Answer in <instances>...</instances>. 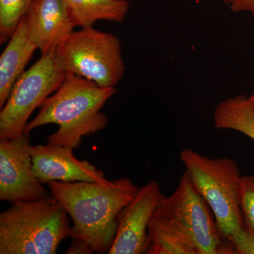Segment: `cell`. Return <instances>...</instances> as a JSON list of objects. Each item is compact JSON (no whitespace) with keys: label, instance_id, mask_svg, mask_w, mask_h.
Masks as SVG:
<instances>
[{"label":"cell","instance_id":"cell-22","mask_svg":"<svg viewBox=\"0 0 254 254\" xmlns=\"http://www.w3.org/2000/svg\"><path fill=\"white\" fill-rule=\"evenodd\" d=\"M231 0H223L224 2L226 3L227 4H230Z\"/></svg>","mask_w":254,"mask_h":254},{"label":"cell","instance_id":"cell-20","mask_svg":"<svg viewBox=\"0 0 254 254\" xmlns=\"http://www.w3.org/2000/svg\"><path fill=\"white\" fill-rule=\"evenodd\" d=\"M66 254H94V252L91 250V247L84 242L79 240H72L71 245L68 247Z\"/></svg>","mask_w":254,"mask_h":254},{"label":"cell","instance_id":"cell-1","mask_svg":"<svg viewBox=\"0 0 254 254\" xmlns=\"http://www.w3.org/2000/svg\"><path fill=\"white\" fill-rule=\"evenodd\" d=\"M48 185L72 220L70 237L84 242L94 253L108 254L118 231L119 214L133 199L138 187L126 177L108 185L59 181Z\"/></svg>","mask_w":254,"mask_h":254},{"label":"cell","instance_id":"cell-17","mask_svg":"<svg viewBox=\"0 0 254 254\" xmlns=\"http://www.w3.org/2000/svg\"><path fill=\"white\" fill-rule=\"evenodd\" d=\"M241 210L245 227L254 233V175L242 176Z\"/></svg>","mask_w":254,"mask_h":254},{"label":"cell","instance_id":"cell-5","mask_svg":"<svg viewBox=\"0 0 254 254\" xmlns=\"http://www.w3.org/2000/svg\"><path fill=\"white\" fill-rule=\"evenodd\" d=\"M153 215L190 241L197 254H235L187 170L173 194L164 196Z\"/></svg>","mask_w":254,"mask_h":254},{"label":"cell","instance_id":"cell-23","mask_svg":"<svg viewBox=\"0 0 254 254\" xmlns=\"http://www.w3.org/2000/svg\"><path fill=\"white\" fill-rule=\"evenodd\" d=\"M251 12L252 13V14H253V16H254V8L252 10V11H251Z\"/></svg>","mask_w":254,"mask_h":254},{"label":"cell","instance_id":"cell-7","mask_svg":"<svg viewBox=\"0 0 254 254\" xmlns=\"http://www.w3.org/2000/svg\"><path fill=\"white\" fill-rule=\"evenodd\" d=\"M55 52L41 55L15 83L0 111V139L21 136L34 110L63 84L67 73L58 66Z\"/></svg>","mask_w":254,"mask_h":254},{"label":"cell","instance_id":"cell-12","mask_svg":"<svg viewBox=\"0 0 254 254\" xmlns=\"http://www.w3.org/2000/svg\"><path fill=\"white\" fill-rule=\"evenodd\" d=\"M37 49L28 36L23 18L0 57V109Z\"/></svg>","mask_w":254,"mask_h":254},{"label":"cell","instance_id":"cell-19","mask_svg":"<svg viewBox=\"0 0 254 254\" xmlns=\"http://www.w3.org/2000/svg\"><path fill=\"white\" fill-rule=\"evenodd\" d=\"M229 5L234 12L251 11L254 8V0H231Z\"/></svg>","mask_w":254,"mask_h":254},{"label":"cell","instance_id":"cell-24","mask_svg":"<svg viewBox=\"0 0 254 254\" xmlns=\"http://www.w3.org/2000/svg\"><path fill=\"white\" fill-rule=\"evenodd\" d=\"M253 94H254V93H253Z\"/></svg>","mask_w":254,"mask_h":254},{"label":"cell","instance_id":"cell-9","mask_svg":"<svg viewBox=\"0 0 254 254\" xmlns=\"http://www.w3.org/2000/svg\"><path fill=\"white\" fill-rule=\"evenodd\" d=\"M164 196L157 182L150 181L138 188L131 201L119 214L118 231L108 254L146 253L148 225Z\"/></svg>","mask_w":254,"mask_h":254},{"label":"cell","instance_id":"cell-10","mask_svg":"<svg viewBox=\"0 0 254 254\" xmlns=\"http://www.w3.org/2000/svg\"><path fill=\"white\" fill-rule=\"evenodd\" d=\"M73 149L67 145L50 143L31 145L33 172L43 185L53 181L95 182L105 185L113 182L89 162L76 158Z\"/></svg>","mask_w":254,"mask_h":254},{"label":"cell","instance_id":"cell-3","mask_svg":"<svg viewBox=\"0 0 254 254\" xmlns=\"http://www.w3.org/2000/svg\"><path fill=\"white\" fill-rule=\"evenodd\" d=\"M71 228L68 213L52 195L11 203L0 213V254H57Z\"/></svg>","mask_w":254,"mask_h":254},{"label":"cell","instance_id":"cell-6","mask_svg":"<svg viewBox=\"0 0 254 254\" xmlns=\"http://www.w3.org/2000/svg\"><path fill=\"white\" fill-rule=\"evenodd\" d=\"M118 36L93 27L73 31L58 47L57 63L66 73L109 88L118 84L125 71Z\"/></svg>","mask_w":254,"mask_h":254},{"label":"cell","instance_id":"cell-18","mask_svg":"<svg viewBox=\"0 0 254 254\" xmlns=\"http://www.w3.org/2000/svg\"><path fill=\"white\" fill-rule=\"evenodd\" d=\"M236 254H254V233L245 228L230 241Z\"/></svg>","mask_w":254,"mask_h":254},{"label":"cell","instance_id":"cell-11","mask_svg":"<svg viewBox=\"0 0 254 254\" xmlns=\"http://www.w3.org/2000/svg\"><path fill=\"white\" fill-rule=\"evenodd\" d=\"M23 18L28 36L41 55L56 50L76 27L62 0H33Z\"/></svg>","mask_w":254,"mask_h":254},{"label":"cell","instance_id":"cell-4","mask_svg":"<svg viewBox=\"0 0 254 254\" xmlns=\"http://www.w3.org/2000/svg\"><path fill=\"white\" fill-rule=\"evenodd\" d=\"M180 158L211 209L220 233L230 242L245 228L241 210L242 176L236 162L208 158L190 148L182 150Z\"/></svg>","mask_w":254,"mask_h":254},{"label":"cell","instance_id":"cell-14","mask_svg":"<svg viewBox=\"0 0 254 254\" xmlns=\"http://www.w3.org/2000/svg\"><path fill=\"white\" fill-rule=\"evenodd\" d=\"M218 129L234 130L254 141V104L245 95L230 97L219 103L213 115Z\"/></svg>","mask_w":254,"mask_h":254},{"label":"cell","instance_id":"cell-21","mask_svg":"<svg viewBox=\"0 0 254 254\" xmlns=\"http://www.w3.org/2000/svg\"><path fill=\"white\" fill-rule=\"evenodd\" d=\"M250 98V99L252 100V101L253 102L254 104V94H252V95H251Z\"/></svg>","mask_w":254,"mask_h":254},{"label":"cell","instance_id":"cell-2","mask_svg":"<svg viewBox=\"0 0 254 254\" xmlns=\"http://www.w3.org/2000/svg\"><path fill=\"white\" fill-rule=\"evenodd\" d=\"M116 91L114 87L100 86L67 73L59 89L43 102L39 113L28 122L24 132L30 133L38 127L55 124L59 128L48 137V143L78 148L83 137L107 127L108 119L101 110Z\"/></svg>","mask_w":254,"mask_h":254},{"label":"cell","instance_id":"cell-13","mask_svg":"<svg viewBox=\"0 0 254 254\" xmlns=\"http://www.w3.org/2000/svg\"><path fill=\"white\" fill-rule=\"evenodd\" d=\"M76 27H93L98 21L123 23L128 9L127 0H62Z\"/></svg>","mask_w":254,"mask_h":254},{"label":"cell","instance_id":"cell-15","mask_svg":"<svg viewBox=\"0 0 254 254\" xmlns=\"http://www.w3.org/2000/svg\"><path fill=\"white\" fill-rule=\"evenodd\" d=\"M147 254H197L193 245L153 215L148 228Z\"/></svg>","mask_w":254,"mask_h":254},{"label":"cell","instance_id":"cell-8","mask_svg":"<svg viewBox=\"0 0 254 254\" xmlns=\"http://www.w3.org/2000/svg\"><path fill=\"white\" fill-rule=\"evenodd\" d=\"M30 133L0 139V200L13 203L49 196L33 170Z\"/></svg>","mask_w":254,"mask_h":254},{"label":"cell","instance_id":"cell-16","mask_svg":"<svg viewBox=\"0 0 254 254\" xmlns=\"http://www.w3.org/2000/svg\"><path fill=\"white\" fill-rule=\"evenodd\" d=\"M33 0H0V43L9 41Z\"/></svg>","mask_w":254,"mask_h":254}]
</instances>
